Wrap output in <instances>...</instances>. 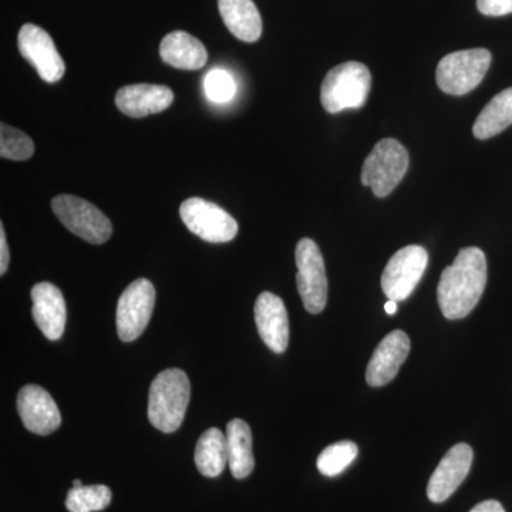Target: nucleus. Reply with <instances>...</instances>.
I'll return each instance as SVG.
<instances>
[{"mask_svg": "<svg viewBox=\"0 0 512 512\" xmlns=\"http://www.w3.org/2000/svg\"><path fill=\"white\" fill-rule=\"evenodd\" d=\"M160 56L165 63L180 70L201 69L208 60L205 46L183 30H175L164 37L160 45Z\"/></svg>", "mask_w": 512, "mask_h": 512, "instance_id": "nucleus-18", "label": "nucleus"}, {"mask_svg": "<svg viewBox=\"0 0 512 512\" xmlns=\"http://www.w3.org/2000/svg\"><path fill=\"white\" fill-rule=\"evenodd\" d=\"M18 46L20 55L35 67L40 79L47 83H56L63 79L66 64L45 29L32 23L23 25L18 36Z\"/></svg>", "mask_w": 512, "mask_h": 512, "instance_id": "nucleus-11", "label": "nucleus"}, {"mask_svg": "<svg viewBox=\"0 0 512 512\" xmlns=\"http://www.w3.org/2000/svg\"><path fill=\"white\" fill-rule=\"evenodd\" d=\"M296 285L306 311L318 315L328 302V278L325 261L315 241L302 238L295 251Z\"/></svg>", "mask_w": 512, "mask_h": 512, "instance_id": "nucleus-7", "label": "nucleus"}, {"mask_svg": "<svg viewBox=\"0 0 512 512\" xmlns=\"http://www.w3.org/2000/svg\"><path fill=\"white\" fill-rule=\"evenodd\" d=\"M470 512H505V510L498 501L488 500L476 505Z\"/></svg>", "mask_w": 512, "mask_h": 512, "instance_id": "nucleus-29", "label": "nucleus"}, {"mask_svg": "<svg viewBox=\"0 0 512 512\" xmlns=\"http://www.w3.org/2000/svg\"><path fill=\"white\" fill-rule=\"evenodd\" d=\"M473 457V448L466 443H458L447 451L427 484V497L431 503H444L456 493L470 473Z\"/></svg>", "mask_w": 512, "mask_h": 512, "instance_id": "nucleus-12", "label": "nucleus"}, {"mask_svg": "<svg viewBox=\"0 0 512 512\" xmlns=\"http://www.w3.org/2000/svg\"><path fill=\"white\" fill-rule=\"evenodd\" d=\"M255 323L259 336L274 353H284L289 345V318L285 303L271 292H262L255 302Z\"/></svg>", "mask_w": 512, "mask_h": 512, "instance_id": "nucleus-14", "label": "nucleus"}, {"mask_svg": "<svg viewBox=\"0 0 512 512\" xmlns=\"http://www.w3.org/2000/svg\"><path fill=\"white\" fill-rule=\"evenodd\" d=\"M512 124V87L498 93L481 111L473 126L478 140H487L503 133Z\"/></svg>", "mask_w": 512, "mask_h": 512, "instance_id": "nucleus-22", "label": "nucleus"}, {"mask_svg": "<svg viewBox=\"0 0 512 512\" xmlns=\"http://www.w3.org/2000/svg\"><path fill=\"white\" fill-rule=\"evenodd\" d=\"M372 76L363 63L346 62L330 69L320 89V103L330 114L365 106Z\"/></svg>", "mask_w": 512, "mask_h": 512, "instance_id": "nucleus-3", "label": "nucleus"}, {"mask_svg": "<svg viewBox=\"0 0 512 512\" xmlns=\"http://www.w3.org/2000/svg\"><path fill=\"white\" fill-rule=\"evenodd\" d=\"M174 93L160 84H131L121 87L116 94V106L121 113L133 119L158 114L173 104Z\"/></svg>", "mask_w": 512, "mask_h": 512, "instance_id": "nucleus-17", "label": "nucleus"}, {"mask_svg": "<svg viewBox=\"0 0 512 512\" xmlns=\"http://www.w3.org/2000/svg\"><path fill=\"white\" fill-rule=\"evenodd\" d=\"M111 503V490L107 485L73 487L67 493L66 508L69 512H97L106 510Z\"/></svg>", "mask_w": 512, "mask_h": 512, "instance_id": "nucleus-23", "label": "nucleus"}, {"mask_svg": "<svg viewBox=\"0 0 512 512\" xmlns=\"http://www.w3.org/2000/svg\"><path fill=\"white\" fill-rule=\"evenodd\" d=\"M409 170V153L394 138H383L367 156L362 168V184L384 198L403 180Z\"/></svg>", "mask_w": 512, "mask_h": 512, "instance_id": "nucleus-4", "label": "nucleus"}, {"mask_svg": "<svg viewBox=\"0 0 512 512\" xmlns=\"http://www.w3.org/2000/svg\"><path fill=\"white\" fill-rule=\"evenodd\" d=\"M225 434L228 441L229 470L237 480L247 478L255 467L251 427L244 420L234 419L229 421Z\"/></svg>", "mask_w": 512, "mask_h": 512, "instance_id": "nucleus-20", "label": "nucleus"}, {"mask_svg": "<svg viewBox=\"0 0 512 512\" xmlns=\"http://www.w3.org/2000/svg\"><path fill=\"white\" fill-rule=\"evenodd\" d=\"M16 403L20 419L30 433L49 436L62 424V414L52 394L37 384L22 387Z\"/></svg>", "mask_w": 512, "mask_h": 512, "instance_id": "nucleus-13", "label": "nucleus"}, {"mask_svg": "<svg viewBox=\"0 0 512 512\" xmlns=\"http://www.w3.org/2000/svg\"><path fill=\"white\" fill-rule=\"evenodd\" d=\"M429 265V254L420 245H407L387 262L382 289L390 301H406L412 295Z\"/></svg>", "mask_w": 512, "mask_h": 512, "instance_id": "nucleus-9", "label": "nucleus"}, {"mask_svg": "<svg viewBox=\"0 0 512 512\" xmlns=\"http://www.w3.org/2000/svg\"><path fill=\"white\" fill-rule=\"evenodd\" d=\"M410 353V339L403 330H394L379 343L366 370V382L372 387L386 386L399 373Z\"/></svg>", "mask_w": 512, "mask_h": 512, "instance_id": "nucleus-15", "label": "nucleus"}, {"mask_svg": "<svg viewBox=\"0 0 512 512\" xmlns=\"http://www.w3.org/2000/svg\"><path fill=\"white\" fill-rule=\"evenodd\" d=\"M477 8L485 16H505L512 13V0H477Z\"/></svg>", "mask_w": 512, "mask_h": 512, "instance_id": "nucleus-27", "label": "nucleus"}, {"mask_svg": "<svg viewBox=\"0 0 512 512\" xmlns=\"http://www.w3.org/2000/svg\"><path fill=\"white\" fill-rule=\"evenodd\" d=\"M384 311H386L387 315H396L397 313V302L396 301H387L386 305H384Z\"/></svg>", "mask_w": 512, "mask_h": 512, "instance_id": "nucleus-30", "label": "nucleus"}, {"mask_svg": "<svg viewBox=\"0 0 512 512\" xmlns=\"http://www.w3.org/2000/svg\"><path fill=\"white\" fill-rule=\"evenodd\" d=\"M487 285V259L480 248L461 249L441 274L437 301L444 318H466L480 302Z\"/></svg>", "mask_w": 512, "mask_h": 512, "instance_id": "nucleus-1", "label": "nucleus"}, {"mask_svg": "<svg viewBox=\"0 0 512 512\" xmlns=\"http://www.w3.org/2000/svg\"><path fill=\"white\" fill-rule=\"evenodd\" d=\"M185 227L211 244H224L238 235V222L220 205L204 198H188L180 207Z\"/></svg>", "mask_w": 512, "mask_h": 512, "instance_id": "nucleus-8", "label": "nucleus"}, {"mask_svg": "<svg viewBox=\"0 0 512 512\" xmlns=\"http://www.w3.org/2000/svg\"><path fill=\"white\" fill-rule=\"evenodd\" d=\"M228 464L227 434L220 429H208L195 447V466L204 477L221 476Z\"/></svg>", "mask_w": 512, "mask_h": 512, "instance_id": "nucleus-21", "label": "nucleus"}, {"mask_svg": "<svg viewBox=\"0 0 512 512\" xmlns=\"http://www.w3.org/2000/svg\"><path fill=\"white\" fill-rule=\"evenodd\" d=\"M73 487H76V488L83 487L82 481L74 480L73 481Z\"/></svg>", "mask_w": 512, "mask_h": 512, "instance_id": "nucleus-31", "label": "nucleus"}, {"mask_svg": "<svg viewBox=\"0 0 512 512\" xmlns=\"http://www.w3.org/2000/svg\"><path fill=\"white\" fill-rule=\"evenodd\" d=\"M190 380L181 369H167L153 380L148 396V420L163 433H174L183 424L190 404Z\"/></svg>", "mask_w": 512, "mask_h": 512, "instance_id": "nucleus-2", "label": "nucleus"}, {"mask_svg": "<svg viewBox=\"0 0 512 512\" xmlns=\"http://www.w3.org/2000/svg\"><path fill=\"white\" fill-rule=\"evenodd\" d=\"M357 454H359V448L353 441H339V443L330 444L320 453L316 466L323 476L336 477L356 460Z\"/></svg>", "mask_w": 512, "mask_h": 512, "instance_id": "nucleus-24", "label": "nucleus"}, {"mask_svg": "<svg viewBox=\"0 0 512 512\" xmlns=\"http://www.w3.org/2000/svg\"><path fill=\"white\" fill-rule=\"evenodd\" d=\"M205 93L214 103H228L237 94V83L227 70L215 69L205 77Z\"/></svg>", "mask_w": 512, "mask_h": 512, "instance_id": "nucleus-26", "label": "nucleus"}, {"mask_svg": "<svg viewBox=\"0 0 512 512\" xmlns=\"http://www.w3.org/2000/svg\"><path fill=\"white\" fill-rule=\"evenodd\" d=\"M9 248L6 242L5 227L0 224V275H5L9 266Z\"/></svg>", "mask_w": 512, "mask_h": 512, "instance_id": "nucleus-28", "label": "nucleus"}, {"mask_svg": "<svg viewBox=\"0 0 512 512\" xmlns=\"http://www.w3.org/2000/svg\"><path fill=\"white\" fill-rule=\"evenodd\" d=\"M218 9L229 32L242 42L254 43L262 35V19L252 0H218Z\"/></svg>", "mask_w": 512, "mask_h": 512, "instance_id": "nucleus-19", "label": "nucleus"}, {"mask_svg": "<svg viewBox=\"0 0 512 512\" xmlns=\"http://www.w3.org/2000/svg\"><path fill=\"white\" fill-rule=\"evenodd\" d=\"M490 66L491 53L487 49L450 53L437 66V86L451 96H463L480 86Z\"/></svg>", "mask_w": 512, "mask_h": 512, "instance_id": "nucleus-5", "label": "nucleus"}, {"mask_svg": "<svg viewBox=\"0 0 512 512\" xmlns=\"http://www.w3.org/2000/svg\"><path fill=\"white\" fill-rule=\"evenodd\" d=\"M52 210L64 227L93 245L106 244L113 234V225L92 202L74 195H57Z\"/></svg>", "mask_w": 512, "mask_h": 512, "instance_id": "nucleus-6", "label": "nucleus"}, {"mask_svg": "<svg viewBox=\"0 0 512 512\" xmlns=\"http://www.w3.org/2000/svg\"><path fill=\"white\" fill-rule=\"evenodd\" d=\"M156 305V289L146 278L137 279L121 293L117 303V333L123 342H133L143 335Z\"/></svg>", "mask_w": 512, "mask_h": 512, "instance_id": "nucleus-10", "label": "nucleus"}, {"mask_svg": "<svg viewBox=\"0 0 512 512\" xmlns=\"http://www.w3.org/2000/svg\"><path fill=\"white\" fill-rule=\"evenodd\" d=\"M32 315L37 328L49 340L62 338L66 328V302L63 293L50 282H40L32 288Z\"/></svg>", "mask_w": 512, "mask_h": 512, "instance_id": "nucleus-16", "label": "nucleus"}, {"mask_svg": "<svg viewBox=\"0 0 512 512\" xmlns=\"http://www.w3.org/2000/svg\"><path fill=\"white\" fill-rule=\"evenodd\" d=\"M35 153L32 138L18 128L2 123L0 126V156L6 160L25 161Z\"/></svg>", "mask_w": 512, "mask_h": 512, "instance_id": "nucleus-25", "label": "nucleus"}]
</instances>
